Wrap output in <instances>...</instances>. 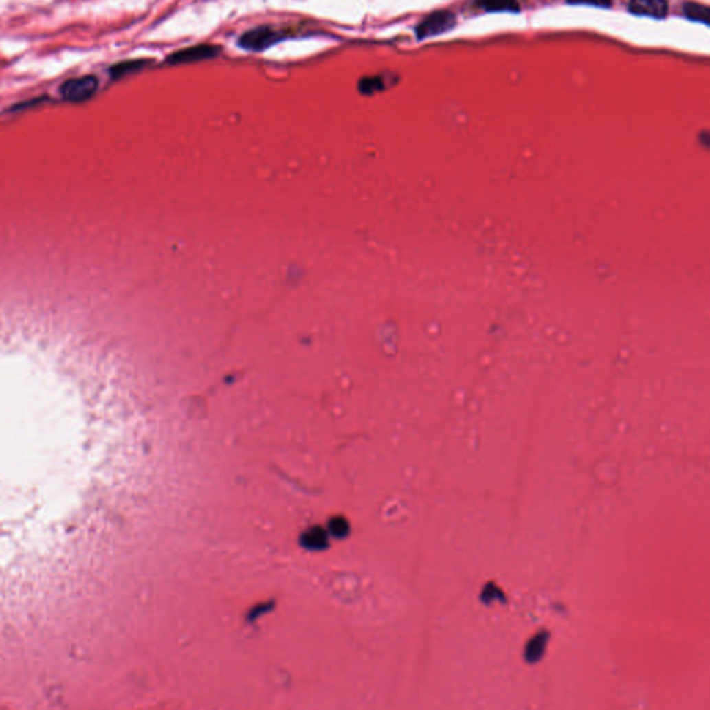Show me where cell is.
Listing matches in <instances>:
<instances>
[{"mask_svg":"<svg viewBox=\"0 0 710 710\" xmlns=\"http://www.w3.org/2000/svg\"><path fill=\"white\" fill-rule=\"evenodd\" d=\"M289 36L285 30L261 25L246 31L238 41V46L247 52H264Z\"/></svg>","mask_w":710,"mask_h":710,"instance_id":"cell-1","label":"cell"},{"mask_svg":"<svg viewBox=\"0 0 710 710\" xmlns=\"http://www.w3.org/2000/svg\"><path fill=\"white\" fill-rule=\"evenodd\" d=\"M456 25V16L450 10H439L426 16L415 28L418 41L443 35Z\"/></svg>","mask_w":710,"mask_h":710,"instance_id":"cell-2","label":"cell"},{"mask_svg":"<svg viewBox=\"0 0 710 710\" xmlns=\"http://www.w3.org/2000/svg\"><path fill=\"white\" fill-rule=\"evenodd\" d=\"M99 87V81L93 75L72 78L60 87V93L65 100L84 102L92 98Z\"/></svg>","mask_w":710,"mask_h":710,"instance_id":"cell-3","label":"cell"},{"mask_svg":"<svg viewBox=\"0 0 710 710\" xmlns=\"http://www.w3.org/2000/svg\"><path fill=\"white\" fill-rule=\"evenodd\" d=\"M222 49L217 45H197L190 46L182 50H178L173 53L168 57V63L171 64H189V63H197L201 60H211L219 56Z\"/></svg>","mask_w":710,"mask_h":710,"instance_id":"cell-4","label":"cell"},{"mask_svg":"<svg viewBox=\"0 0 710 710\" xmlns=\"http://www.w3.org/2000/svg\"><path fill=\"white\" fill-rule=\"evenodd\" d=\"M628 12L639 17L662 20L669 14L667 0H630Z\"/></svg>","mask_w":710,"mask_h":710,"instance_id":"cell-5","label":"cell"},{"mask_svg":"<svg viewBox=\"0 0 710 710\" xmlns=\"http://www.w3.org/2000/svg\"><path fill=\"white\" fill-rule=\"evenodd\" d=\"M473 6L486 13H519L518 0H475Z\"/></svg>","mask_w":710,"mask_h":710,"instance_id":"cell-6","label":"cell"},{"mask_svg":"<svg viewBox=\"0 0 710 710\" xmlns=\"http://www.w3.org/2000/svg\"><path fill=\"white\" fill-rule=\"evenodd\" d=\"M683 14L689 21L709 25V9L705 5L696 2H685L683 3Z\"/></svg>","mask_w":710,"mask_h":710,"instance_id":"cell-7","label":"cell"},{"mask_svg":"<svg viewBox=\"0 0 710 710\" xmlns=\"http://www.w3.org/2000/svg\"><path fill=\"white\" fill-rule=\"evenodd\" d=\"M387 87H388L387 80H386V78H384L383 75L362 78V80H361V81H359V84H358L359 92H361V93H365V95H373V93H376V92L384 91Z\"/></svg>","mask_w":710,"mask_h":710,"instance_id":"cell-8","label":"cell"},{"mask_svg":"<svg viewBox=\"0 0 710 710\" xmlns=\"http://www.w3.org/2000/svg\"><path fill=\"white\" fill-rule=\"evenodd\" d=\"M146 64H147L146 60H128V61H124V63H120V64L114 65L110 72H111L114 80H118V78H122L125 75H129V74H133V72H137V71L143 69Z\"/></svg>","mask_w":710,"mask_h":710,"instance_id":"cell-9","label":"cell"},{"mask_svg":"<svg viewBox=\"0 0 710 710\" xmlns=\"http://www.w3.org/2000/svg\"><path fill=\"white\" fill-rule=\"evenodd\" d=\"M304 545L307 548H311V549H321L326 545L328 542V538H326V534L321 530V529H315L312 531H307L304 534V540H302Z\"/></svg>","mask_w":710,"mask_h":710,"instance_id":"cell-10","label":"cell"},{"mask_svg":"<svg viewBox=\"0 0 710 710\" xmlns=\"http://www.w3.org/2000/svg\"><path fill=\"white\" fill-rule=\"evenodd\" d=\"M569 5H583L601 9H609L613 5V0H566Z\"/></svg>","mask_w":710,"mask_h":710,"instance_id":"cell-11","label":"cell"},{"mask_svg":"<svg viewBox=\"0 0 710 710\" xmlns=\"http://www.w3.org/2000/svg\"><path fill=\"white\" fill-rule=\"evenodd\" d=\"M331 529H332V533H333L335 535H337V537H343V535H346V534H347V531H348V524L346 523V520H342V519L339 520V519H336V520H333V522L331 523Z\"/></svg>","mask_w":710,"mask_h":710,"instance_id":"cell-12","label":"cell"}]
</instances>
